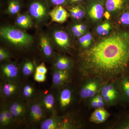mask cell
Instances as JSON below:
<instances>
[{
	"label": "cell",
	"mask_w": 129,
	"mask_h": 129,
	"mask_svg": "<svg viewBox=\"0 0 129 129\" xmlns=\"http://www.w3.org/2000/svg\"><path fill=\"white\" fill-rule=\"evenodd\" d=\"M81 69L90 78L107 80L122 75L129 63V30H113L102 37L80 56Z\"/></svg>",
	"instance_id": "1"
},
{
	"label": "cell",
	"mask_w": 129,
	"mask_h": 129,
	"mask_svg": "<svg viewBox=\"0 0 129 129\" xmlns=\"http://www.w3.org/2000/svg\"><path fill=\"white\" fill-rule=\"evenodd\" d=\"M0 35L11 44L18 46H26L33 42V37L23 30L11 26L1 28Z\"/></svg>",
	"instance_id": "2"
},
{
	"label": "cell",
	"mask_w": 129,
	"mask_h": 129,
	"mask_svg": "<svg viewBox=\"0 0 129 129\" xmlns=\"http://www.w3.org/2000/svg\"><path fill=\"white\" fill-rule=\"evenodd\" d=\"M84 5L89 22L97 25L101 22L105 11L103 0H86Z\"/></svg>",
	"instance_id": "3"
},
{
	"label": "cell",
	"mask_w": 129,
	"mask_h": 129,
	"mask_svg": "<svg viewBox=\"0 0 129 129\" xmlns=\"http://www.w3.org/2000/svg\"><path fill=\"white\" fill-rule=\"evenodd\" d=\"M100 78H90L83 84L80 91V96L83 99H91L100 91L102 85Z\"/></svg>",
	"instance_id": "4"
},
{
	"label": "cell",
	"mask_w": 129,
	"mask_h": 129,
	"mask_svg": "<svg viewBox=\"0 0 129 129\" xmlns=\"http://www.w3.org/2000/svg\"><path fill=\"white\" fill-rule=\"evenodd\" d=\"M105 11L108 12L111 19L117 18L129 8V0H103Z\"/></svg>",
	"instance_id": "5"
},
{
	"label": "cell",
	"mask_w": 129,
	"mask_h": 129,
	"mask_svg": "<svg viewBox=\"0 0 129 129\" xmlns=\"http://www.w3.org/2000/svg\"><path fill=\"white\" fill-rule=\"evenodd\" d=\"M29 14L37 21H42L47 15V9L45 5L40 1L33 2L29 8Z\"/></svg>",
	"instance_id": "6"
},
{
	"label": "cell",
	"mask_w": 129,
	"mask_h": 129,
	"mask_svg": "<svg viewBox=\"0 0 129 129\" xmlns=\"http://www.w3.org/2000/svg\"><path fill=\"white\" fill-rule=\"evenodd\" d=\"M44 109L41 104L35 102L31 104L29 109L28 117L30 122H39L45 118Z\"/></svg>",
	"instance_id": "7"
},
{
	"label": "cell",
	"mask_w": 129,
	"mask_h": 129,
	"mask_svg": "<svg viewBox=\"0 0 129 129\" xmlns=\"http://www.w3.org/2000/svg\"><path fill=\"white\" fill-rule=\"evenodd\" d=\"M48 14L52 21L60 23L64 22L70 16L69 13L62 6H56Z\"/></svg>",
	"instance_id": "8"
},
{
	"label": "cell",
	"mask_w": 129,
	"mask_h": 129,
	"mask_svg": "<svg viewBox=\"0 0 129 129\" xmlns=\"http://www.w3.org/2000/svg\"><path fill=\"white\" fill-rule=\"evenodd\" d=\"M54 41L58 46L64 50L71 47V41L69 35L63 30H55L53 34Z\"/></svg>",
	"instance_id": "9"
},
{
	"label": "cell",
	"mask_w": 129,
	"mask_h": 129,
	"mask_svg": "<svg viewBox=\"0 0 129 129\" xmlns=\"http://www.w3.org/2000/svg\"><path fill=\"white\" fill-rule=\"evenodd\" d=\"M1 68L3 76L8 80L14 81L18 77V68L14 63H6L3 65Z\"/></svg>",
	"instance_id": "10"
},
{
	"label": "cell",
	"mask_w": 129,
	"mask_h": 129,
	"mask_svg": "<svg viewBox=\"0 0 129 129\" xmlns=\"http://www.w3.org/2000/svg\"><path fill=\"white\" fill-rule=\"evenodd\" d=\"M110 116V113L104 108L95 109L91 115L90 120L95 124L102 123L107 120Z\"/></svg>",
	"instance_id": "11"
},
{
	"label": "cell",
	"mask_w": 129,
	"mask_h": 129,
	"mask_svg": "<svg viewBox=\"0 0 129 129\" xmlns=\"http://www.w3.org/2000/svg\"><path fill=\"white\" fill-rule=\"evenodd\" d=\"M117 85L121 99L129 103V75L121 77Z\"/></svg>",
	"instance_id": "12"
},
{
	"label": "cell",
	"mask_w": 129,
	"mask_h": 129,
	"mask_svg": "<svg viewBox=\"0 0 129 129\" xmlns=\"http://www.w3.org/2000/svg\"><path fill=\"white\" fill-rule=\"evenodd\" d=\"M69 77V70H61L56 69L52 75V82L54 85L59 87L65 84Z\"/></svg>",
	"instance_id": "13"
},
{
	"label": "cell",
	"mask_w": 129,
	"mask_h": 129,
	"mask_svg": "<svg viewBox=\"0 0 129 129\" xmlns=\"http://www.w3.org/2000/svg\"><path fill=\"white\" fill-rule=\"evenodd\" d=\"M68 10L70 16L75 20H81L86 16L85 7L83 3L70 6Z\"/></svg>",
	"instance_id": "14"
},
{
	"label": "cell",
	"mask_w": 129,
	"mask_h": 129,
	"mask_svg": "<svg viewBox=\"0 0 129 129\" xmlns=\"http://www.w3.org/2000/svg\"><path fill=\"white\" fill-rule=\"evenodd\" d=\"M9 111L12 114L14 118H22L26 113V107L23 103L19 101H16L9 105Z\"/></svg>",
	"instance_id": "15"
},
{
	"label": "cell",
	"mask_w": 129,
	"mask_h": 129,
	"mask_svg": "<svg viewBox=\"0 0 129 129\" xmlns=\"http://www.w3.org/2000/svg\"><path fill=\"white\" fill-rule=\"evenodd\" d=\"M113 29V24L109 20L107 19L97 25L95 32L97 35L102 37L108 35Z\"/></svg>",
	"instance_id": "16"
},
{
	"label": "cell",
	"mask_w": 129,
	"mask_h": 129,
	"mask_svg": "<svg viewBox=\"0 0 129 129\" xmlns=\"http://www.w3.org/2000/svg\"><path fill=\"white\" fill-rule=\"evenodd\" d=\"M62 123L61 118L53 116L42 122L41 128L42 129H60Z\"/></svg>",
	"instance_id": "17"
},
{
	"label": "cell",
	"mask_w": 129,
	"mask_h": 129,
	"mask_svg": "<svg viewBox=\"0 0 129 129\" xmlns=\"http://www.w3.org/2000/svg\"><path fill=\"white\" fill-rule=\"evenodd\" d=\"M72 96V90L69 88H64L61 91L59 96V103L62 109L67 108L70 105Z\"/></svg>",
	"instance_id": "18"
},
{
	"label": "cell",
	"mask_w": 129,
	"mask_h": 129,
	"mask_svg": "<svg viewBox=\"0 0 129 129\" xmlns=\"http://www.w3.org/2000/svg\"><path fill=\"white\" fill-rule=\"evenodd\" d=\"M18 86L13 81L7 80L2 87V92L6 97H10L15 94L18 90Z\"/></svg>",
	"instance_id": "19"
},
{
	"label": "cell",
	"mask_w": 129,
	"mask_h": 129,
	"mask_svg": "<svg viewBox=\"0 0 129 129\" xmlns=\"http://www.w3.org/2000/svg\"><path fill=\"white\" fill-rule=\"evenodd\" d=\"M72 60L67 57L61 56L57 58L55 62L56 69L61 70H69L73 68Z\"/></svg>",
	"instance_id": "20"
},
{
	"label": "cell",
	"mask_w": 129,
	"mask_h": 129,
	"mask_svg": "<svg viewBox=\"0 0 129 129\" xmlns=\"http://www.w3.org/2000/svg\"><path fill=\"white\" fill-rule=\"evenodd\" d=\"M41 105L45 111L49 113L54 112L55 106L54 96L50 93L44 95L42 99Z\"/></svg>",
	"instance_id": "21"
},
{
	"label": "cell",
	"mask_w": 129,
	"mask_h": 129,
	"mask_svg": "<svg viewBox=\"0 0 129 129\" xmlns=\"http://www.w3.org/2000/svg\"><path fill=\"white\" fill-rule=\"evenodd\" d=\"M40 45L44 55L46 57H50L53 53V49L48 37L42 35L40 39Z\"/></svg>",
	"instance_id": "22"
},
{
	"label": "cell",
	"mask_w": 129,
	"mask_h": 129,
	"mask_svg": "<svg viewBox=\"0 0 129 129\" xmlns=\"http://www.w3.org/2000/svg\"><path fill=\"white\" fill-rule=\"evenodd\" d=\"M92 35L89 32H87L79 38V42L81 48L85 50L89 48L94 42Z\"/></svg>",
	"instance_id": "23"
},
{
	"label": "cell",
	"mask_w": 129,
	"mask_h": 129,
	"mask_svg": "<svg viewBox=\"0 0 129 129\" xmlns=\"http://www.w3.org/2000/svg\"><path fill=\"white\" fill-rule=\"evenodd\" d=\"M16 21L17 25L22 28H28L30 27L32 24V19L28 14L19 15L17 18Z\"/></svg>",
	"instance_id": "24"
},
{
	"label": "cell",
	"mask_w": 129,
	"mask_h": 129,
	"mask_svg": "<svg viewBox=\"0 0 129 129\" xmlns=\"http://www.w3.org/2000/svg\"><path fill=\"white\" fill-rule=\"evenodd\" d=\"M116 19L119 25L129 29V9L125 10Z\"/></svg>",
	"instance_id": "25"
},
{
	"label": "cell",
	"mask_w": 129,
	"mask_h": 129,
	"mask_svg": "<svg viewBox=\"0 0 129 129\" xmlns=\"http://www.w3.org/2000/svg\"><path fill=\"white\" fill-rule=\"evenodd\" d=\"M20 4L18 0H12L8 4V12L10 14H15L18 13L20 10Z\"/></svg>",
	"instance_id": "26"
},
{
	"label": "cell",
	"mask_w": 129,
	"mask_h": 129,
	"mask_svg": "<svg viewBox=\"0 0 129 129\" xmlns=\"http://www.w3.org/2000/svg\"><path fill=\"white\" fill-rule=\"evenodd\" d=\"M34 63L30 61L24 63L22 69V72L24 76H29L32 75L35 70Z\"/></svg>",
	"instance_id": "27"
},
{
	"label": "cell",
	"mask_w": 129,
	"mask_h": 129,
	"mask_svg": "<svg viewBox=\"0 0 129 129\" xmlns=\"http://www.w3.org/2000/svg\"><path fill=\"white\" fill-rule=\"evenodd\" d=\"M34 91V88L32 85L29 84L26 85L23 88V95L25 98H30L33 96Z\"/></svg>",
	"instance_id": "28"
},
{
	"label": "cell",
	"mask_w": 129,
	"mask_h": 129,
	"mask_svg": "<svg viewBox=\"0 0 129 129\" xmlns=\"http://www.w3.org/2000/svg\"><path fill=\"white\" fill-rule=\"evenodd\" d=\"M71 30L73 36L77 38H79L85 34L79 30L76 24L72 26Z\"/></svg>",
	"instance_id": "29"
},
{
	"label": "cell",
	"mask_w": 129,
	"mask_h": 129,
	"mask_svg": "<svg viewBox=\"0 0 129 129\" xmlns=\"http://www.w3.org/2000/svg\"><path fill=\"white\" fill-rule=\"evenodd\" d=\"M52 5L56 6H66L68 5L69 0H49Z\"/></svg>",
	"instance_id": "30"
},
{
	"label": "cell",
	"mask_w": 129,
	"mask_h": 129,
	"mask_svg": "<svg viewBox=\"0 0 129 129\" xmlns=\"http://www.w3.org/2000/svg\"><path fill=\"white\" fill-rule=\"evenodd\" d=\"M0 125L2 126L6 125V110L5 107L2 108L0 112Z\"/></svg>",
	"instance_id": "31"
},
{
	"label": "cell",
	"mask_w": 129,
	"mask_h": 129,
	"mask_svg": "<svg viewBox=\"0 0 129 129\" xmlns=\"http://www.w3.org/2000/svg\"><path fill=\"white\" fill-rule=\"evenodd\" d=\"M6 110V125L11 123L13 121L14 117L12 114L9 111V108L5 107Z\"/></svg>",
	"instance_id": "32"
},
{
	"label": "cell",
	"mask_w": 129,
	"mask_h": 129,
	"mask_svg": "<svg viewBox=\"0 0 129 129\" xmlns=\"http://www.w3.org/2000/svg\"><path fill=\"white\" fill-rule=\"evenodd\" d=\"M34 78L36 81L38 82H43L45 80L46 77L45 74L40 73L36 72Z\"/></svg>",
	"instance_id": "33"
},
{
	"label": "cell",
	"mask_w": 129,
	"mask_h": 129,
	"mask_svg": "<svg viewBox=\"0 0 129 129\" xmlns=\"http://www.w3.org/2000/svg\"><path fill=\"white\" fill-rule=\"evenodd\" d=\"M89 104L91 108H93L96 109L104 108L101 105V104L94 97L90 99Z\"/></svg>",
	"instance_id": "34"
},
{
	"label": "cell",
	"mask_w": 129,
	"mask_h": 129,
	"mask_svg": "<svg viewBox=\"0 0 129 129\" xmlns=\"http://www.w3.org/2000/svg\"><path fill=\"white\" fill-rule=\"evenodd\" d=\"M36 72L46 74L47 72V69L45 64L42 63L39 66H37L36 69Z\"/></svg>",
	"instance_id": "35"
},
{
	"label": "cell",
	"mask_w": 129,
	"mask_h": 129,
	"mask_svg": "<svg viewBox=\"0 0 129 129\" xmlns=\"http://www.w3.org/2000/svg\"><path fill=\"white\" fill-rule=\"evenodd\" d=\"M9 57V55L8 52L3 48H0V60H3L7 59Z\"/></svg>",
	"instance_id": "36"
},
{
	"label": "cell",
	"mask_w": 129,
	"mask_h": 129,
	"mask_svg": "<svg viewBox=\"0 0 129 129\" xmlns=\"http://www.w3.org/2000/svg\"><path fill=\"white\" fill-rule=\"evenodd\" d=\"M119 129H129V117H128L118 126Z\"/></svg>",
	"instance_id": "37"
},
{
	"label": "cell",
	"mask_w": 129,
	"mask_h": 129,
	"mask_svg": "<svg viewBox=\"0 0 129 129\" xmlns=\"http://www.w3.org/2000/svg\"><path fill=\"white\" fill-rule=\"evenodd\" d=\"M79 30L81 32L85 34L88 32V26L85 24L78 23L76 24Z\"/></svg>",
	"instance_id": "38"
},
{
	"label": "cell",
	"mask_w": 129,
	"mask_h": 129,
	"mask_svg": "<svg viewBox=\"0 0 129 129\" xmlns=\"http://www.w3.org/2000/svg\"><path fill=\"white\" fill-rule=\"evenodd\" d=\"M86 0H69L68 4L72 6L76 4L83 3Z\"/></svg>",
	"instance_id": "39"
},
{
	"label": "cell",
	"mask_w": 129,
	"mask_h": 129,
	"mask_svg": "<svg viewBox=\"0 0 129 129\" xmlns=\"http://www.w3.org/2000/svg\"><path fill=\"white\" fill-rule=\"evenodd\" d=\"M128 9H129V8H128Z\"/></svg>",
	"instance_id": "40"
}]
</instances>
